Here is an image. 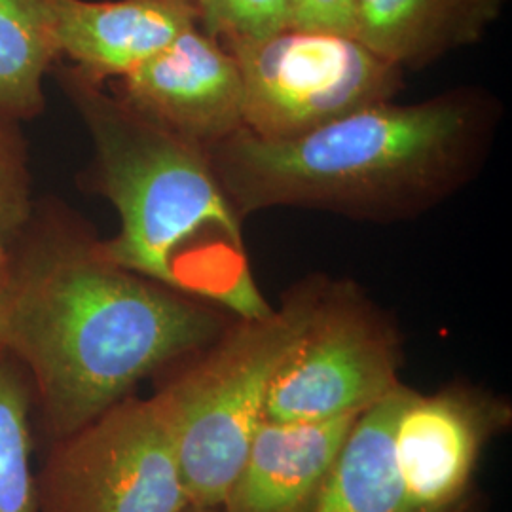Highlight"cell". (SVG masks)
Segmentation results:
<instances>
[{
    "label": "cell",
    "instance_id": "obj_10",
    "mask_svg": "<svg viewBox=\"0 0 512 512\" xmlns=\"http://www.w3.org/2000/svg\"><path fill=\"white\" fill-rule=\"evenodd\" d=\"M198 23L175 0H55L52 37L74 73L103 84L122 80Z\"/></svg>",
    "mask_w": 512,
    "mask_h": 512
},
{
    "label": "cell",
    "instance_id": "obj_9",
    "mask_svg": "<svg viewBox=\"0 0 512 512\" xmlns=\"http://www.w3.org/2000/svg\"><path fill=\"white\" fill-rule=\"evenodd\" d=\"M116 95L141 116L205 150L245 128L236 57L198 23L122 78Z\"/></svg>",
    "mask_w": 512,
    "mask_h": 512
},
{
    "label": "cell",
    "instance_id": "obj_15",
    "mask_svg": "<svg viewBox=\"0 0 512 512\" xmlns=\"http://www.w3.org/2000/svg\"><path fill=\"white\" fill-rule=\"evenodd\" d=\"M29 385L25 368L0 346V512H38Z\"/></svg>",
    "mask_w": 512,
    "mask_h": 512
},
{
    "label": "cell",
    "instance_id": "obj_16",
    "mask_svg": "<svg viewBox=\"0 0 512 512\" xmlns=\"http://www.w3.org/2000/svg\"><path fill=\"white\" fill-rule=\"evenodd\" d=\"M198 25L220 44L274 37L293 27V0H203Z\"/></svg>",
    "mask_w": 512,
    "mask_h": 512
},
{
    "label": "cell",
    "instance_id": "obj_20",
    "mask_svg": "<svg viewBox=\"0 0 512 512\" xmlns=\"http://www.w3.org/2000/svg\"><path fill=\"white\" fill-rule=\"evenodd\" d=\"M175 2H184V4H190V6H194L196 10L200 8V4H202L203 0H175Z\"/></svg>",
    "mask_w": 512,
    "mask_h": 512
},
{
    "label": "cell",
    "instance_id": "obj_6",
    "mask_svg": "<svg viewBox=\"0 0 512 512\" xmlns=\"http://www.w3.org/2000/svg\"><path fill=\"white\" fill-rule=\"evenodd\" d=\"M38 512H184L190 507L158 393L110 406L54 446L37 473Z\"/></svg>",
    "mask_w": 512,
    "mask_h": 512
},
{
    "label": "cell",
    "instance_id": "obj_5",
    "mask_svg": "<svg viewBox=\"0 0 512 512\" xmlns=\"http://www.w3.org/2000/svg\"><path fill=\"white\" fill-rule=\"evenodd\" d=\"M224 46L241 74L243 126L262 139L304 135L403 88V69L353 35L289 27Z\"/></svg>",
    "mask_w": 512,
    "mask_h": 512
},
{
    "label": "cell",
    "instance_id": "obj_21",
    "mask_svg": "<svg viewBox=\"0 0 512 512\" xmlns=\"http://www.w3.org/2000/svg\"><path fill=\"white\" fill-rule=\"evenodd\" d=\"M184 512H222L220 509H196V507H188Z\"/></svg>",
    "mask_w": 512,
    "mask_h": 512
},
{
    "label": "cell",
    "instance_id": "obj_18",
    "mask_svg": "<svg viewBox=\"0 0 512 512\" xmlns=\"http://www.w3.org/2000/svg\"><path fill=\"white\" fill-rule=\"evenodd\" d=\"M293 27L353 33V0H293Z\"/></svg>",
    "mask_w": 512,
    "mask_h": 512
},
{
    "label": "cell",
    "instance_id": "obj_4",
    "mask_svg": "<svg viewBox=\"0 0 512 512\" xmlns=\"http://www.w3.org/2000/svg\"><path fill=\"white\" fill-rule=\"evenodd\" d=\"M325 283L304 281L277 310L234 319L158 393L190 507L220 509L224 503L264 420L275 372L306 329Z\"/></svg>",
    "mask_w": 512,
    "mask_h": 512
},
{
    "label": "cell",
    "instance_id": "obj_13",
    "mask_svg": "<svg viewBox=\"0 0 512 512\" xmlns=\"http://www.w3.org/2000/svg\"><path fill=\"white\" fill-rule=\"evenodd\" d=\"M399 385L353 423L315 512H418L404 495L393 456Z\"/></svg>",
    "mask_w": 512,
    "mask_h": 512
},
{
    "label": "cell",
    "instance_id": "obj_17",
    "mask_svg": "<svg viewBox=\"0 0 512 512\" xmlns=\"http://www.w3.org/2000/svg\"><path fill=\"white\" fill-rule=\"evenodd\" d=\"M16 120L0 114V241L18 236L31 217V177Z\"/></svg>",
    "mask_w": 512,
    "mask_h": 512
},
{
    "label": "cell",
    "instance_id": "obj_12",
    "mask_svg": "<svg viewBox=\"0 0 512 512\" xmlns=\"http://www.w3.org/2000/svg\"><path fill=\"white\" fill-rule=\"evenodd\" d=\"M507 0H353V37L401 69L473 46Z\"/></svg>",
    "mask_w": 512,
    "mask_h": 512
},
{
    "label": "cell",
    "instance_id": "obj_14",
    "mask_svg": "<svg viewBox=\"0 0 512 512\" xmlns=\"http://www.w3.org/2000/svg\"><path fill=\"white\" fill-rule=\"evenodd\" d=\"M55 0H0V114L31 118L44 109V80L59 59Z\"/></svg>",
    "mask_w": 512,
    "mask_h": 512
},
{
    "label": "cell",
    "instance_id": "obj_2",
    "mask_svg": "<svg viewBox=\"0 0 512 512\" xmlns=\"http://www.w3.org/2000/svg\"><path fill=\"white\" fill-rule=\"evenodd\" d=\"M497 118L490 95L454 90L376 103L291 139L239 129L207 152L243 219L306 207L387 222L416 217L471 181Z\"/></svg>",
    "mask_w": 512,
    "mask_h": 512
},
{
    "label": "cell",
    "instance_id": "obj_1",
    "mask_svg": "<svg viewBox=\"0 0 512 512\" xmlns=\"http://www.w3.org/2000/svg\"><path fill=\"white\" fill-rule=\"evenodd\" d=\"M228 325L226 311L122 268L92 236L65 232L14 262L0 346L25 368L57 440Z\"/></svg>",
    "mask_w": 512,
    "mask_h": 512
},
{
    "label": "cell",
    "instance_id": "obj_11",
    "mask_svg": "<svg viewBox=\"0 0 512 512\" xmlns=\"http://www.w3.org/2000/svg\"><path fill=\"white\" fill-rule=\"evenodd\" d=\"M359 416L262 420L220 511L315 512Z\"/></svg>",
    "mask_w": 512,
    "mask_h": 512
},
{
    "label": "cell",
    "instance_id": "obj_3",
    "mask_svg": "<svg viewBox=\"0 0 512 512\" xmlns=\"http://www.w3.org/2000/svg\"><path fill=\"white\" fill-rule=\"evenodd\" d=\"M63 86L92 137L97 188L120 219L118 234L101 241L105 255L238 319L272 310L251 272L243 217L209 152L73 69Z\"/></svg>",
    "mask_w": 512,
    "mask_h": 512
},
{
    "label": "cell",
    "instance_id": "obj_7",
    "mask_svg": "<svg viewBox=\"0 0 512 512\" xmlns=\"http://www.w3.org/2000/svg\"><path fill=\"white\" fill-rule=\"evenodd\" d=\"M401 340L353 283H325L300 338L277 368L264 420L321 421L363 414L393 391Z\"/></svg>",
    "mask_w": 512,
    "mask_h": 512
},
{
    "label": "cell",
    "instance_id": "obj_8",
    "mask_svg": "<svg viewBox=\"0 0 512 512\" xmlns=\"http://www.w3.org/2000/svg\"><path fill=\"white\" fill-rule=\"evenodd\" d=\"M507 423L509 408L475 389L456 385L423 395L399 385L391 435L410 505L418 512H469L480 456Z\"/></svg>",
    "mask_w": 512,
    "mask_h": 512
},
{
    "label": "cell",
    "instance_id": "obj_19",
    "mask_svg": "<svg viewBox=\"0 0 512 512\" xmlns=\"http://www.w3.org/2000/svg\"><path fill=\"white\" fill-rule=\"evenodd\" d=\"M12 281H14V258L8 253V245L0 241V330L4 323L8 300H10Z\"/></svg>",
    "mask_w": 512,
    "mask_h": 512
}]
</instances>
